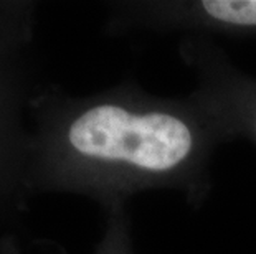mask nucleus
<instances>
[{
  "label": "nucleus",
  "mask_w": 256,
  "mask_h": 254,
  "mask_svg": "<svg viewBox=\"0 0 256 254\" xmlns=\"http://www.w3.org/2000/svg\"><path fill=\"white\" fill-rule=\"evenodd\" d=\"M35 2L0 0V241L17 238L32 197L30 102L42 84L35 66Z\"/></svg>",
  "instance_id": "2"
},
{
  "label": "nucleus",
  "mask_w": 256,
  "mask_h": 254,
  "mask_svg": "<svg viewBox=\"0 0 256 254\" xmlns=\"http://www.w3.org/2000/svg\"><path fill=\"white\" fill-rule=\"evenodd\" d=\"M106 31L256 40V0H139L110 5Z\"/></svg>",
  "instance_id": "3"
},
{
  "label": "nucleus",
  "mask_w": 256,
  "mask_h": 254,
  "mask_svg": "<svg viewBox=\"0 0 256 254\" xmlns=\"http://www.w3.org/2000/svg\"><path fill=\"white\" fill-rule=\"evenodd\" d=\"M30 134L32 197H86L104 215L152 190L178 192L200 208L225 144L192 93L162 98L130 78L91 94L42 81L30 102Z\"/></svg>",
  "instance_id": "1"
},
{
  "label": "nucleus",
  "mask_w": 256,
  "mask_h": 254,
  "mask_svg": "<svg viewBox=\"0 0 256 254\" xmlns=\"http://www.w3.org/2000/svg\"><path fill=\"white\" fill-rule=\"evenodd\" d=\"M178 55L197 81L192 94L223 142L244 140L256 147V76L240 69L212 38L184 36Z\"/></svg>",
  "instance_id": "4"
},
{
  "label": "nucleus",
  "mask_w": 256,
  "mask_h": 254,
  "mask_svg": "<svg viewBox=\"0 0 256 254\" xmlns=\"http://www.w3.org/2000/svg\"><path fill=\"white\" fill-rule=\"evenodd\" d=\"M104 216V230L94 248V254H136L128 208L114 210Z\"/></svg>",
  "instance_id": "5"
}]
</instances>
